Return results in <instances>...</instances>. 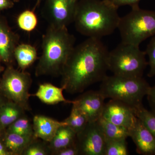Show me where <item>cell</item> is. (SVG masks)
Returning a JSON list of instances; mask_svg holds the SVG:
<instances>
[{"instance_id":"cell-1","label":"cell","mask_w":155,"mask_h":155,"mask_svg":"<svg viewBox=\"0 0 155 155\" xmlns=\"http://www.w3.org/2000/svg\"><path fill=\"white\" fill-rule=\"evenodd\" d=\"M109 52L99 38H88L75 46L61 72V87L68 93L75 94L101 82L109 70Z\"/></svg>"},{"instance_id":"cell-2","label":"cell","mask_w":155,"mask_h":155,"mask_svg":"<svg viewBox=\"0 0 155 155\" xmlns=\"http://www.w3.org/2000/svg\"><path fill=\"white\" fill-rule=\"evenodd\" d=\"M118 9L107 0H77L73 21L75 28L87 38L101 39L110 35L118 28Z\"/></svg>"},{"instance_id":"cell-3","label":"cell","mask_w":155,"mask_h":155,"mask_svg":"<svg viewBox=\"0 0 155 155\" xmlns=\"http://www.w3.org/2000/svg\"><path fill=\"white\" fill-rule=\"evenodd\" d=\"M75 41V38L67 28L49 25L43 36L42 51L35 68L37 77L61 75Z\"/></svg>"},{"instance_id":"cell-4","label":"cell","mask_w":155,"mask_h":155,"mask_svg":"<svg viewBox=\"0 0 155 155\" xmlns=\"http://www.w3.org/2000/svg\"><path fill=\"white\" fill-rule=\"evenodd\" d=\"M150 88L142 77H127L113 75L104 78L99 91L105 99L118 100L134 109L143 105V98Z\"/></svg>"},{"instance_id":"cell-5","label":"cell","mask_w":155,"mask_h":155,"mask_svg":"<svg viewBox=\"0 0 155 155\" xmlns=\"http://www.w3.org/2000/svg\"><path fill=\"white\" fill-rule=\"evenodd\" d=\"M122 42L139 46L155 35V11L131 7L128 14L120 17L118 28Z\"/></svg>"},{"instance_id":"cell-6","label":"cell","mask_w":155,"mask_h":155,"mask_svg":"<svg viewBox=\"0 0 155 155\" xmlns=\"http://www.w3.org/2000/svg\"><path fill=\"white\" fill-rule=\"evenodd\" d=\"M145 52L139 46L121 42L109 52L108 69L114 75L127 77H142L148 65Z\"/></svg>"},{"instance_id":"cell-7","label":"cell","mask_w":155,"mask_h":155,"mask_svg":"<svg viewBox=\"0 0 155 155\" xmlns=\"http://www.w3.org/2000/svg\"><path fill=\"white\" fill-rule=\"evenodd\" d=\"M31 82L29 73L9 66L0 80V92L8 101L15 103L25 111H29V90Z\"/></svg>"},{"instance_id":"cell-8","label":"cell","mask_w":155,"mask_h":155,"mask_svg":"<svg viewBox=\"0 0 155 155\" xmlns=\"http://www.w3.org/2000/svg\"><path fill=\"white\" fill-rule=\"evenodd\" d=\"M75 144L79 155H104L106 139L97 121L88 122L76 134Z\"/></svg>"},{"instance_id":"cell-9","label":"cell","mask_w":155,"mask_h":155,"mask_svg":"<svg viewBox=\"0 0 155 155\" xmlns=\"http://www.w3.org/2000/svg\"><path fill=\"white\" fill-rule=\"evenodd\" d=\"M76 3L72 0H46L45 14L49 25L67 28L74 21Z\"/></svg>"},{"instance_id":"cell-10","label":"cell","mask_w":155,"mask_h":155,"mask_svg":"<svg viewBox=\"0 0 155 155\" xmlns=\"http://www.w3.org/2000/svg\"><path fill=\"white\" fill-rule=\"evenodd\" d=\"M101 117L128 130L133 127L137 119L133 108L120 101L113 99L105 104Z\"/></svg>"},{"instance_id":"cell-11","label":"cell","mask_w":155,"mask_h":155,"mask_svg":"<svg viewBox=\"0 0 155 155\" xmlns=\"http://www.w3.org/2000/svg\"><path fill=\"white\" fill-rule=\"evenodd\" d=\"M105 100L99 91L91 90L72 101V104L86 116L89 122H95L101 117Z\"/></svg>"},{"instance_id":"cell-12","label":"cell","mask_w":155,"mask_h":155,"mask_svg":"<svg viewBox=\"0 0 155 155\" xmlns=\"http://www.w3.org/2000/svg\"><path fill=\"white\" fill-rule=\"evenodd\" d=\"M129 137L135 144L137 153L155 155V137L138 118L129 129Z\"/></svg>"},{"instance_id":"cell-13","label":"cell","mask_w":155,"mask_h":155,"mask_svg":"<svg viewBox=\"0 0 155 155\" xmlns=\"http://www.w3.org/2000/svg\"><path fill=\"white\" fill-rule=\"evenodd\" d=\"M19 41V36L11 30L6 19L0 16V60L6 64L11 63Z\"/></svg>"},{"instance_id":"cell-14","label":"cell","mask_w":155,"mask_h":155,"mask_svg":"<svg viewBox=\"0 0 155 155\" xmlns=\"http://www.w3.org/2000/svg\"><path fill=\"white\" fill-rule=\"evenodd\" d=\"M32 125L34 137L49 143L58 129L67 124L64 121L59 122L47 116L37 115L34 117Z\"/></svg>"},{"instance_id":"cell-15","label":"cell","mask_w":155,"mask_h":155,"mask_svg":"<svg viewBox=\"0 0 155 155\" xmlns=\"http://www.w3.org/2000/svg\"><path fill=\"white\" fill-rule=\"evenodd\" d=\"M64 90L63 87H58L49 83L41 84L34 96L46 104L54 105L62 102L72 104V101H68L64 97Z\"/></svg>"},{"instance_id":"cell-16","label":"cell","mask_w":155,"mask_h":155,"mask_svg":"<svg viewBox=\"0 0 155 155\" xmlns=\"http://www.w3.org/2000/svg\"><path fill=\"white\" fill-rule=\"evenodd\" d=\"M36 139L6 131L2 140L10 155H22L26 148Z\"/></svg>"},{"instance_id":"cell-17","label":"cell","mask_w":155,"mask_h":155,"mask_svg":"<svg viewBox=\"0 0 155 155\" xmlns=\"http://www.w3.org/2000/svg\"><path fill=\"white\" fill-rule=\"evenodd\" d=\"M76 133L67 125L60 127L55 135L49 143L48 146L51 153L75 144Z\"/></svg>"},{"instance_id":"cell-18","label":"cell","mask_w":155,"mask_h":155,"mask_svg":"<svg viewBox=\"0 0 155 155\" xmlns=\"http://www.w3.org/2000/svg\"><path fill=\"white\" fill-rule=\"evenodd\" d=\"M25 110L14 102L8 101L0 108V124L3 129L25 115Z\"/></svg>"},{"instance_id":"cell-19","label":"cell","mask_w":155,"mask_h":155,"mask_svg":"<svg viewBox=\"0 0 155 155\" xmlns=\"http://www.w3.org/2000/svg\"><path fill=\"white\" fill-rule=\"evenodd\" d=\"M106 140H126L129 137V130L125 127L116 125L102 117L97 121Z\"/></svg>"},{"instance_id":"cell-20","label":"cell","mask_w":155,"mask_h":155,"mask_svg":"<svg viewBox=\"0 0 155 155\" xmlns=\"http://www.w3.org/2000/svg\"><path fill=\"white\" fill-rule=\"evenodd\" d=\"M20 69L24 71L31 66L37 59V52L36 48L28 44L18 45L14 54Z\"/></svg>"},{"instance_id":"cell-21","label":"cell","mask_w":155,"mask_h":155,"mask_svg":"<svg viewBox=\"0 0 155 155\" xmlns=\"http://www.w3.org/2000/svg\"><path fill=\"white\" fill-rule=\"evenodd\" d=\"M64 121L76 134L83 130L89 122L86 116L73 105L69 117Z\"/></svg>"},{"instance_id":"cell-22","label":"cell","mask_w":155,"mask_h":155,"mask_svg":"<svg viewBox=\"0 0 155 155\" xmlns=\"http://www.w3.org/2000/svg\"><path fill=\"white\" fill-rule=\"evenodd\" d=\"M7 131L27 137L34 136L33 125L25 115L22 116L7 127Z\"/></svg>"},{"instance_id":"cell-23","label":"cell","mask_w":155,"mask_h":155,"mask_svg":"<svg viewBox=\"0 0 155 155\" xmlns=\"http://www.w3.org/2000/svg\"><path fill=\"white\" fill-rule=\"evenodd\" d=\"M17 24L20 29L27 32L34 30L37 26L38 20L33 10H27L22 12L18 17Z\"/></svg>"},{"instance_id":"cell-24","label":"cell","mask_w":155,"mask_h":155,"mask_svg":"<svg viewBox=\"0 0 155 155\" xmlns=\"http://www.w3.org/2000/svg\"><path fill=\"white\" fill-rule=\"evenodd\" d=\"M134 114L138 119L155 137V112L148 110L143 105L134 109Z\"/></svg>"},{"instance_id":"cell-25","label":"cell","mask_w":155,"mask_h":155,"mask_svg":"<svg viewBox=\"0 0 155 155\" xmlns=\"http://www.w3.org/2000/svg\"><path fill=\"white\" fill-rule=\"evenodd\" d=\"M129 154L126 140H106L104 155Z\"/></svg>"},{"instance_id":"cell-26","label":"cell","mask_w":155,"mask_h":155,"mask_svg":"<svg viewBox=\"0 0 155 155\" xmlns=\"http://www.w3.org/2000/svg\"><path fill=\"white\" fill-rule=\"evenodd\" d=\"M145 52L148 57V64L150 67L147 75L149 77H153L155 75V35L152 37Z\"/></svg>"},{"instance_id":"cell-27","label":"cell","mask_w":155,"mask_h":155,"mask_svg":"<svg viewBox=\"0 0 155 155\" xmlns=\"http://www.w3.org/2000/svg\"><path fill=\"white\" fill-rule=\"evenodd\" d=\"M32 141L26 148L22 155H47L51 152L48 146L36 142L35 140Z\"/></svg>"},{"instance_id":"cell-28","label":"cell","mask_w":155,"mask_h":155,"mask_svg":"<svg viewBox=\"0 0 155 155\" xmlns=\"http://www.w3.org/2000/svg\"><path fill=\"white\" fill-rule=\"evenodd\" d=\"M55 155H79V151L77 146L75 144L67 147L53 153Z\"/></svg>"},{"instance_id":"cell-29","label":"cell","mask_w":155,"mask_h":155,"mask_svg":"<svg viewBox=\"0 0 155 155\" xmlns=\"http://www.w3.org/2000/svg\"><path fill=\"white\" fill-rule=\"evenodd\" d=\"M114 5L117 8L121 6L129 5L130 7L138 5L139 3L141 0H107Z\"/></svg>"},{"instance_id":"cell-30","label":"cell","mask_w":155,"mask_h":155,"mask_svg":"<svg viewBox=\"0 0 155 155\" xmlns=\"http://www.w3.org/2000/svg\"><path fill=\"white\" fill-rule=\"evenodd\" d=\"M147 96L151 110L155 112V84L153 86L150 87Z\"/></svg>"},{"instance_id":"cell-31","label":"cell","mask_w":155,"mask_h":155,"mask_svg":"<svg viewBox=\"0 0 155 155\" xmlns=\"http://www.w3.org/2000/svg\"><path fill=\"white\" fill-rule=\"evenodd\" d=\"M14 5L12 0H0V11L11 8Z\"/></svg>"},{"instance_id":"cell-32","label":"cell","mask_w":155,"mask_h":155,"mask_svg":"<svg viewBox=\"0 0 155 155\" xmlns=\"http://www.w3.org/2000/svg\"><path fill=\"white\" fill-rule=\"evenodd\" d=\"M0 155H10L6 149L2 139L0 138Z\"/></svg>"},{"instance_id":"cell-33","label":"cell","mask_w":155,"mask_h":155,"mask_svg":"<svg viewBox=\"0 0 155 155\" xmlns=\"http://www.w3.org/2000/svg\"><path fill=\"white\" fill-rule=\"evenodd\" d=\"M5 98V97L0 92V108L6 102Z\"/></svg>"},{"instance_id":"cell-34","label":"cell","mask_w":155,"mask_h":155,"mask_svg":"<svg viewBox=\"0 0 155 155\" xmlns=\"http://www.w3.org/2000/svg\"><path fill=\"white\" fill-rule=\"evenodd\" d=\"M42 1H43V0H36V4H35V9L39 6L40 4V3Z\"/></svg>"},{"instance_id":"cell-35","label":"cell","mask_w":155,"mask_h":155,"mask_svg":"<svg viewBox=\"0 0 155 155\" xmlns=\"http://www.w3.org/2000/svg\"><path fill=\"white\" fill-rule=\"evenodd\" d=\"M3 69H4V68L2 67H1V66H0V73H1V72L3 71Z\"/></svg>"},{"instance_id":"cell-36","label":"cell","mask_w":155,"mask_h":155,"mask_svg":"<svg viewBox=\"0 0 155 155\" xmlns=\"http://www.w3.org/2000/svg\"><path fill=\"white\" fill-rule=\"evenodd\" d=\"M4 130V129H3L2 127L1 124H0V133H1V132H2V130Z\"/></svg>"},{"instance_id":"cell-37","label":"cell","mask_w":155,"mask_h":155,"mask_svg":"<svg viewBox=\"0 0 155 155\" xmlns=\"http://www.w3.org/2000/svg\"><path fill=\"white\" fill-rule=\"evenodd\" d=\"M14 2H18L19 0H12Z\"/></svg>"},{"instance_id":"cell-38","label":"cell","mask_w":155,"mask_h":155,"mask_svg":"<svg viewBox=\"0 0 155 155\" xmlns=\"http://www.w3.org/2000/svg\"><path fill=\"white\" fill-rule=\"evenodd\" d=\"M72 1H73V2H77V0H72Z\"/></svg>"},{"instance_id":"cell-39","label":"cell","mask_w":155,"mask_h":155,"mask_svg":"<svg viewBox=\"0 0 155 155\" xmlns=\"http://www.w3.org/2000/svg\"></svg>"}]
</instances>
